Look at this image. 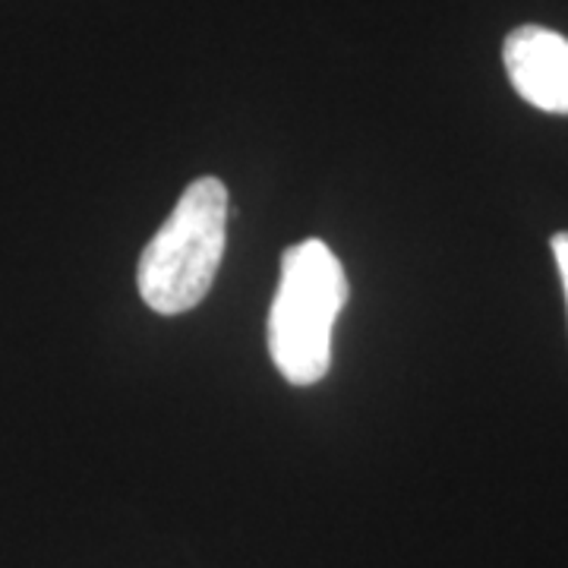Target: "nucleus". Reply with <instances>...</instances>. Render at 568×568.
Returning a JSON list of instances; mask_svg holds the SVG:
<instances>
[{"instance_id":"2","label":"nucleus","mask_w":568,"mask_h":568,"mask_svg":"<svg viewBox=\"0 0 568 568\" xmlns=\"http://www.w3.org/2000/svg\"><path fill=\"white\" fill-rule=\"evenodd\" d=\"M227 234V190L219 178L193 181L145 244L136 265L142 301L162 316L200 306L215 284Z\"/></svg>"},{"instance_id":"4","label":"nucleus","mask_w":568,"mask_h":568,"mask_svg":"<svg viewBox=\"0 0 568 568\" xmlns=\"http://www.w3.org/2000/svg\"><path fill=\"white\" fill-rule=\"evenodd\" d=\"M552 256H556V265H559V278H562L568 301V231H559V234L552 237Z\"/></svg>"},{"instance_id":"3","label":"nucleus","mask_w":568,"mask_h":568,"mask_svg":"<svg viewBox=\"0 0 568 568\" xmlns=\"http://www.w3.org/2000/svg\"><path fill=\"white\" fill-rule=\"evenodd\" d=\"M506 73L515 92L547 114H568V39L544 29L521 26L503 48Z\"/></svg>"},{"instance_id":"1","label":"nucleus","mask_w":568,"mask_h":568,"mask_svg":"<svg viewBox=\"0 0 568 568\" xmlns=\"http://www.w3.org/2000/svg\"><path fill=\"white\" fill-rule=\"evenodd\" d=\"M345 301V268L323 241L284 250L282 282L268 310V354L291 386H316L328 373L332 332Z\"/></svg>"}]
</instances>
